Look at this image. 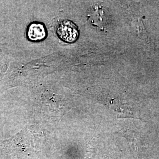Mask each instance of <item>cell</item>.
Instances as JSON below:
<instances>
[{"mask_svg":"<svg viewBox=\"0 0 159 159\" xmlns=\"http://www.w3.org/2000/svg\"><path fill=\"white\" fill-rule=\"evenodd\" d=\"M58 37L67 43H73L77 40L79 33L77 26L72 21L66 20L60 23L57 28Z\"/></svg>","mask_w":159,"mask_h":159,"instance_id":"1","label":"cell"},{"mask_svg":"<svg viewBox=\"0 0 159 159\" xmlns=\"http://www.w3.org/2000/svg\"><path fill=\"white\" fill-rule=\"evenodd\" d=\"M27 35L31 41H41L46 37V29L44 25L41 23H32L29 27Z\"/></svg>","mask_w":159,"mask_h":159,"instance_id":"2","label":"cell"}]
</instances>
